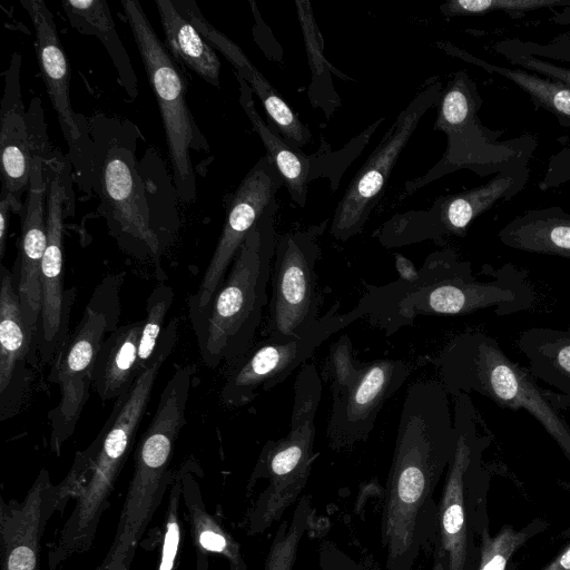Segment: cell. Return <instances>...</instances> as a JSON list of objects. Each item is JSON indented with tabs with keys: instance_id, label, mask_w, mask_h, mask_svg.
<instances>
[{
	"instance_id": "cell-9",
	"label": "cell",
	"mask_w": 570,
	"mask_h": 570,
	"mask_svg": "<svg viewBox=\"0 0 570 570\" xmlns=\"http://www.w3.org/2000/svg\"><path fill=\"white\" fill-rule=\"evenodd\" d=\"M122 276H109L94 292L82 317L58 351L49 381L60 387V400L48 417L50 444L59 453L73 433L92 384L94 365L106 333L114 332L119 315L118 292Z\"/></svg>"
},
{
	"instance_id": "cell-20",
	"label": "cell",
	"mask_w": 570,
	"mask_h": 570,
	"mask_svg": "<svg viewBox=\"0 0 570 570\" xmlns=\"http://www.w3.org/2000/svg\"><path fill=\"white\" fill-rule=\"evenodd\" d=\"M57 508V487L50 482L46 469L40 471L21 502H1L3 570H39L40 537Z\"/></svg>"
},
{
	"instance_id": "cell-26",
	"label": "cell",
	"mask_w": 570,
	"mask_h": 570,
	"mask_svg": "<svg viewBox=\"0 0 570 570\" xmlns=\"http://www.w3.org/2000/svg\"><path fill=\"white\" fill-rule=\"evenodd\" d=\"M517 346L533 377L554 389L547 395L557 409L570 406V328L533 327L522 332Z\"/></svg>"
},
{
	"instance_id": "cell-1",
	"label": "cell",
	"mask_w": 570,
	"mask_h": 570,
	"mask_svg": "<svg viewBox=\"0 0 570 570\" xmlns=\"http://www.w3.org/2000/svg\"><path fill=\"white\" fill-rule=\"evenodd\" d=\"M449 393L440 381L409 386L384 490L381 542L387 570H412L436 534L435 490L455 448Z\"/></svg>"
},
{
	"instance_id": "cell-8",
	"label": "cell",
	"mask_w": 570,
	"mask_h": 570,
	"mask_svg": "<svg viewBox=\"0 0 570 570\" xmlns=\"http://www.w3.org/2000/svg\"><path fill=\"white\" fill-rule=\"evenodd\" d=\"M410 374L402 360L358 361L350 337L341 335L330 347L323 372L333 400L326 429L330 448L346 451L366 441L383 405Z\"/></svg>"
},
{
	"instance_id": "cell-32",
	"label": "cell",
	"mask_w": 570,
	"mask_h": 570,
	"mask_svg": "<svg viewBox=\"0 0 570 570\" xmlns=\"http://www.w3.org/2000/svg\"><path fill=\"white\" fill-rule=\"evenodd\" d=\"M456 56L471 61L484 70L501 75L529 95L537 107L557 116L562 124L570 126V87L521 68L495 66L453 48Z\"/></svg>"
},
{
	"instance_id": "cell-41",
	"label": "cell",
	"mask_w": 570,
	"mask_h": 570,
	"mask_svg": "<svg viewBox=\"0 0 570 570\" xmlns=\"http://www.w3.org/2000/svg\"><path fill=\"white\" fill-rule=\"evenodd\" d=\"M539 570H570V542Z\"/></svg>"
},
{
	"instance_id": "cell-18",
	"label": "cell",
	"mask_w": 570,
	"mask_h": 570,
	"mask_svg": "<svg viewBox=\"0 0 570 570\" xmlns=\"http://www.w3.org/2000/svg\"><path fill=\"white\" fill-rule=\"evenodd\" d=\"M66 188L60 173L49 179L47 194V247L42 261L41 330L37 346L41 362L56 357L67 340L71 292L63 291V205Z\"/></svg>"
},
{
	"instance_id": "cell-17",
	"label": "cell",
	"mask_w": 570,
	"mask_h": 570,
	"mask_svg": "<svg viewBox=\"0 0 570 570\" xmlns=\"http://www.w3.org/2000/svg\"><path fill=\"white\" fill-rule=\"evenodd\" d=\"M284 181L267 156L259 158L237 187L229 204L220 237L197 292L188 299V308L205 307L224 282L227 269L248 233L266 207L276 200Z\"/></svg>"
},
{
	"instance_id": "cell-6",
	"label": "cell",
	"mask_w": 570,
	"mask_h": 570,
	"mask_svg": "<svg viewBox=\"0 0 570 570\" xmlns=\"http://www.w3.org/2000/svg\"><path fill=\"white\" fill-rule=\"evenodd\" d=\"M449 393H478L498 406L524 410L552 438L570 464V425L528 368L512 361L498 341L478 331L453 336L434 360ZM570 492V482L562 483Z\"/></svg>"
},
{
	"instance_id": "cell-11",
	"label": "cell",
	"mask_w": 570,
	"mask_h": 570,
	"mask_svg": "<svg viewBox=\"0 0 570 570\" xmlns=\"http://www.w3.org/2000/svg\"><path fill=\"white\" fill-rule=\"evenodd\" d=\"M480 107L481 98L474 81L465 70L456 71L441 92L433 125L434 130L445 134L446 148L441 159L425 174L404 184L400 202L460 169L481 176L489 174L500 158L508 160L513 155L501 151V146L494 145L487 134L478 118Z\"/></svg>"
},
{
	"instance_id": "cell-33",
	"label": "cell",
	"mask_w": 570,
	"mask_h": 570,
	"mask_svg": "<svg viewBox=\"0 0 570 570\" xmlns=\"http://www.w3.org/2000/svg\"><path fill=\"white\" fill-rule=\"evenodd\" d=\"M297 13L302 27L308 65L312 70V82L308 98L314 108H321L327 117L340 107L341 99L335 91L331 78V66L323 55V39L317 28L311 3L296 0Z\"/></svg>"
},
{
	"instance_id": "cell-16",
	"label": "cell",
	"mask_w": 570,
	"mask_h": 570,
	"mask_svg": "<svg viewBox=\"0 0 570 570\" xmlns=\"http://www.w3.org/2000/svg\"><path fill=\"white\" fill-rule=\"evenodd\" d=\"M513 181L510 175H498L480 187L441 196L430 208L393 215L373 236L386 248L424 240L442 243L449 236H464L472 220L503 197Z\"/></svg>"
},
{
	"instance_id": "cell-34",
	"label": "cell",
	"mask_w": 570,
	"mask_h": 570,
	"mask_svg": "<svg viewBox=\"0 0 570 570\" xmlns=\"http://www.w3.org/2000/svg\"><path fill=\"white\" fill-rule=\"evenodd\" d=\"M549 523L534 518L520 529L504 524L491 535L490 528L484 529L480 540V559L476 570H510L514 553L532 538L544 532Z\"/></svg>"
},
{
	"instance_id": "cell-23",
	"label": "cell",
	"mask_w": 570,
	"mask_h": 570,
	"mask_svg": "<svg viewBox=\"0 0 570 570\" xmlns=\"http://www.w3.org/2000/svg\"><path fill=\"white\" fill-rule=\"evenodd\" d=\"M33 340L26 327L12 274L1 265L0 285V419L12 416L29 387L27 368Z\"/></svg>"
},
{
	"instance_id": "cell-38",
	"label": "cell",
	"mask_w": 570,
	"mask_h": 570,
	"mask_svg": "<svg viewBox=\"0 0 570 570\" xmlns=\"http://www.w3.org/2000/svg\"><path fill=\"white\" fill-rule=\"evenodd\" d=\"M183 495V485L180 473L175 475L174 484L170 490L169 503L165 519L164 543L161 559L157 570H174L175 560L180 544V521H179V501Z\"/></svg>"
},
{
	"instance_id": "cell-5",
	"label": "cell",
	"mask_w": 570,
	"mask_h": 570,
	"mask_svg": "<svg viewBox=\"0 0 570 570\" xmlns=\"http://www.w3.org/2000/svg\"><path fill=\"white\" fill-rule=\"evenodd\" d=\"M451 397L456 442L438 501L434 561L442 570H476L481 535L490 528L491 476L483 453L491 438L478 431L470 394L456 392Z\"/></svg>"
},
{
	"instance_id": "cell-31",
	"label": "cell",
	"mask_w": 570,
	"mask_h": 570,
	"mask_svg": "<svg viewBox=\"0 0 570 570\" xmlns=\"http://www.w3.org/2000/svg\"><path fill=\"white\" fill-rule=\"evenodd\" d=\"M183 498L185 500L193 537L199 550L224 556L229 562V570H248L242 557L239 544L206 511L200 500L198 484L187 470L180 471Z\"/></svg>"
},
{
	"instance_id": "cell-10",
	"label": "cell",
	"mask_w": 570,
	"mask_h": 570,
	"mask_svg": "<svg viewBox=\"0 0 570 570\" xmlns=\"http://www.w3.org/2000/svg\"><path fill=\"white\" fill-rule=\"evenodd\" d=\"M121 6L158 102L177 194L184 203H190L196 197L190 149L205 147L206 141L193 122L185 81L140 3L122 0Z\"/></svg>"
},
{
	"instance_id": "cell-36",
	"label": "cell",
	"mask_w": 570,
	"mask_h": 570,
	"mask_svg": "<svg viewBox=\"0 0 570 570\" xmlns=\"http://www.w3.org/2000/svg\"><path fill=\"white\" fill-rule=\"evenodd\" d=\"M174 301L171 287L160 284L150 293L146 304V317L138 348L136 372L139 375L148 365L164 332V321Z\"/></svg>"
},
{
	"instance_id": "cell-15",
	"label": "cell",
	"mask_w": 570,
	"mask_h": 570,
	"mask_svg": "<svg viewBox=\"0 0 570 570\" xmlns=\"http://www.w3.org/2000/svg\"><path fill=\"white\" fill-rule=\"evenodd\" d=\"M237 80L239 104L254 130L261 137L266 148V156L279 173L292 200L301 207L306 205L311 181L326 178L333 191L338 188L346 169L362 153L376 128L385 119V117L377 119L353 137L342 149L333 151L328 145L324 144L317 153L307 155L299 147L288 144L265 124L255 107L253 90L238 75Z\"/></svg>"
},
{
	"instance_id": "cell-13",
	"label": "cell",
	"mask_w": 570,
	"mask_h": 570,
	"mask_svg": "<svg viewBox=\"0 0 570 570\" xmlns=\"http://www.w3.org/2000/svg\"><path fill=\"white\" fill-rule=\"evenodd\" d=\"M442 90L439 76L426 79L354 175L333 213L330 233L336 240L363 230L400 155L426 111L438 106Z\"/></svg>"
},
{
	"instance_id": "cell-30",
	"label": "cell",
	"mask_w": 570,
	"mask_h": 570,
	"mask_svg": "<svg viewBox=\"0 0 570 570\" xmlns=\"http://www.w3.org/2000/svg\"><path fill=\"white\" fill-rule=\"evenodd\" d=\"M167 47L206 82L219 87L220 61L215 49L171 0L155 1Z\"/></svg>"
},
{
	"instance_id": "cell-2",
	"label": "cell",
	"mask_w": 570,
	"mask_h": 570,
	"mask_svg": "<svg viewBox=\"0 0 570 570\" xmlns=\"http://www.w3.org/2000/svg\"><path fill=\"white\" fill-rule=\"evenodd\" d=\"M492 273L493 281H480L453 250L434 252L410 275L367 286L355 307L391 336L417 316L466 315L485 308L504 316L532 305L534 293L523 273L511 265Z\"/></svg>"
},
{
	"instance_id": "cell-39",
	"label": "cell",
	"mask_w": 570,
	"mask_h": 570,
	"mask_svg": "<svg viewBox=\"0 0 570 570\" xmlns=\"http://www.w3.org/2000/svg\"><path fill=\"white\" fill-rule=\"evenodd\" d=\"M511 63L519 66L521 69L542 75L546 78L557 80L570 87V69L552 65L540 60L531 55L511 50L504 51Z\"/></svg>"
},
{
	"instance_id": "cell-28",
	"label": "cell",
	"mask_w": 570,
	"mask_h": 570,
	"mask_svg": "<svg viewBox=\"0 0 570 570\" xmlns=\"http://www.w3.org/2000/svg\"><path fill=\"white\" fill-rule=\"evenodd\" d=\"M499 239L514 249L570 259V215L559 208L527 212L507 224Z\"/></svg>"
},
{
	"instance_id": "cell-14",
	"label": "cell",
	"mask_w": 570,
	"mask_h": 570,
	"mask_svg": "<svg viewBox=\"0 0 570 570\" xmlns=\"http://www.w3.org/2000/svg\"><path fill=\"white\" fill-rule=\"evenodd\" d=\"M335 304L309 331L299 337L279 341L268 337L249 348L235 362L222 389V401L228 406H243L285 381L330 336L363 317L353 309L338 314Z\"/></svg>"
},
{
	"instance_id": "cell-19",
	"label": "cell",
	"mask_w": 570,
	"mask_h": 570,
	"mask_svg": "<svg viewBox=\"0 0 570 570\" xmlns=\"http://www.w3.org/2000/svg\"><path fill=\"white\" fill-rule=\"evenodd\" d=\"M47 194L45 157L33 147V159L22 224L17 293L29 336L37 335L42 308V261L47 247Z\"/></svg>"
},
{
	"instance_id": "cell-22",
	"label": "cell",
	"mask_w": 570,
	"mask_h": 570,
	"mask_svg": "<svg viewBox=\"0 0 570 570\" xmlns=\"http://www.w3.org/2000/svg\"><path fill=\"white\" fill-rule=\"evenodd\" d=\"M178 11L202 33L209 45L217 49L235 67L237 75L250 87L262 101L269 119L284 140L302 147L311 140V131L269 81L250 62L243 50L226 35L209 23L194 1H174Z\"/></svg>"
},
{
	"instance_id": "cell-40",
	"label": "cell",
	"mask_w": 570,
	"mask_h": 570,
	"mask_svg": "<svg viewBox=\"0 0 570 570\" xmlns=\"http://www.w3.org/2000/svg\"><path fill=\"white\" fill-rule=\"evenodd\" d=\"M16 212L10 196L1 191L0 200V258H3L11 213Z\"/></svg>"
},
{
	"instance_id": "cell-37",
	"label": "cell",
	"mask_w": 570,
	"mask_h": 570,
	"mask_svg": "<svg viewBox=\"0 0 570 570\" xmlns=\"http://www.w3.org/2000/svg\"><path fill=\"white\" fill-rule=\"evenodd\" d=\"M570 6L562 0H449L440 6L445 18L485 14L492 11H504L511 17H521L528 11Z\"/></svg>"
},
{
	"instance_id": "cell-7",
	"label": "cell",
	"mask_w": 570,
	"mask_h": 570,
	"mask_svg": "<svg viewBox=\"0 0 570 570\" xmlns=\"http://www.w3.org/2000/svg\"><path fill=\"white\" fill-rule=\"evenodd\" d=\"M322 382L314 364H305L294 383V403L289 432L263 446L252 482L263 478L267 485L254 502L248 518V533L261 534L279 521L297 501L307 484L315 458V416Z\"/></svg>"
},
{
	"instance_id": "cell-35",
	"label": "cell",
	"mask_w": 570,
	"mask_h": 570,
	"mask_svg": "<svg viewBox=\"0 0 570 570\" xmlns=\"http://www.w3.org/2000/svg\"><path fill=\"white\" fill-rule=\"evenodd\" d=\"M312 507L307 497L297 502L291 520L278 525L272 540L264 570H292L302 538L309 527Z\"/></svg>"
},
{
	"instance_id": "cell-3",
	"label": "cell",
	"mask_w": 570,
	"mask_h": 570,
	"mask_svg": "<svg viewBox=\"0 0 570 570\" xmlns=\"http://www.w3.org/2000/svg\"><path fill=\"white\" fill-rule=\"evenodd\" d=\"M271 203L238 249L224 282L208 304L189 311L203 362L216 367L236 362L252 347L267 302V285L277 237Z\"/></svg>"
},
{
	"instance_id": "cell-29",
	"label": "cell",
	"mask_w": 570,
	"mask_h": 570,
	"mask_svg": "<svg viewBox=\"0 0 570 570\" xmlns=\"http://www.w3.org/2000/svg\"><path fill=\"white\" fill-rule=\"evenodd\" d=\"M61 4L72 28L100 40L114 62L121 86L129 97H137V77L117 33L107 1L62 0Z\"/></svg>"
},
{
	"instance_id": "cell-27",
	"label": "cell",
	"mask_w": 570,
	"mask_h": 570,
	"mask_svg": "<svg viewBox=\"0 0 570 570\" xmlns=\"http://www.w3.org/2000/svg\"><path fill=\"white\" fill-rule=\"evenodd\" d=\"M142 322L117 327L101 343L92 373V384L101 401L126 394L137 379L138 348Z\"/></svg>"
},
{
	"instance_id": "cell-4",
	"label": "cell",
	"mask_w": 570,
	"mask_h": 570,
	"mask_svg": "<svg viewBox=\"0 0 570 570\" xmlns=\"http://www.w3.org/2000/svg\"><path fill=\"white\" fill-rule=\"evenodd\" d=\"M177 338L178 320L173 318L164 328L148 365L129 391L116 400L97 438L83 451L89 460L88 474L78 492L77 503L51 549L58 561L90 548L107 500L134 445L156 377Z\"/></svg>"
},
{
	"instance_id": "cell-21",
	"label": "cell",
	"mask_w": 570,
	"mask_h": 570,
	"mask_svg": "<svg viewBox=\"0 0 570 570\" xmlns=\"http://www.w3.org/2000/svg\"><path fill=\"white\" fill-rule=\"evenodd\" d=\"M101 183L109 212L120 230L147 248L155 259L158 278L164 277L159 238L150 223L141 179L126 150L110 149L102 166Z\"/></svg>"
},
{
	"instance_id": "cell-24",
	"label": "cell",
	"mask_w": 570,
	"mask_h": 570,
	"mask_svg": "<svg viewBox=\"0 0 570 570\" xmlns=\"http://www.w3.org/2000/svg\"><path fill=\"white\" fill-rule=\"evenodd\" d=\"M21 4L33 24L37 59L49 99L70 150H77L83 145V134L71 106L70 71L53 16L41 0H21Z\"/></svg>"
},
{
	"instance_id": "cell-12",
	"label": "cell",
	"mask_w": 570,
	"mask_h": 570,
	"mask_svg": "<svg viewBox=\"0 0 570 570\" xmlns=\"http://www.w3.org/2000/svg\"><path fill=\"white\" fill-rule=\"evenodd\" d=\"M327 222L277 238L268 317L271 338L299 337L321 318L322 298L315 267L322 255L318 238Z\"/></svg>"
},
{
	"instance_id": "cell-25",
	"label": "cell",
	"mask_w": 570,
	"mask_h": 570,
	"mask_svg": "<svg viewBox=\"0 0 570 570\" xmlns=\"http://www.w3.org/2000/svg\"><path fill=\"white\" fill-rule=\"evenodd\" d=\"M20 55L14 53L6 73L0 111L2 193L11 197L16 212L29 188L33 147L19 83Z\"/></svg>"
}]
</instances>
